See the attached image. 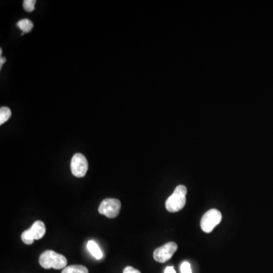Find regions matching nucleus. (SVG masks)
I'll return each instance as SVG.
<instances>
[{
  "mask_svg": "<svg viewBox=\"0 0 273 273\" xmlns=\"http://www.w3.org/2000/svg\"><path fill=\"white\" fill-rule=\"evenodd\" d=\"M12 116V112L9 108L2 106L0 109V124L2 125L4 123H6Z\"/></svg>",
  "mask_w": 273,
  "mask_h": 273,
  "instance_id": "nucleus-11",
  "label": "nucleus"
},
{
  "mask_svg": "<svg viewBox=\"0 0 273 273\" xmlns=\"http://www.w3.org/2000/svg\"><path fill=\"white\" fill-rule=\"evenodd\" d=\"M177 249H178L177 244L174 242H169L155 250L153 253V258L159 263H166L173 257Z\"/></svg>",
  "mask_w": 273,
  "mask_h": 273,
  "instance_id": "nucleus-7",
  "label": "nucleus"
},
{
  "mask_svg": "<svg viewBox=\"0 0 273 273\" xmlns=\"http://www.w3.org/2000/svg\"><path fill=\"white\" fill-rule=\"evenodd\" d=\"M39 263L43 268L62 270L67 265V259L63 255L59 254L53 250H46L40 256Z\"/></svg>",
  "mask_w": 273,
  "mask_h": 273,
  "instance_id": "nucleus-1",
  "label": "nucleus"
},
{
  "mask_svg": "<svg viewBox=\"0 0 273 273\" xmlns=\"http://www.w3.org/2000/svg\"><path fill=\"white\" fill-rule=\"evenodd\" d=\"M71 170L72 174L77 178H82L86 175L88 170V162L84 155L76 153L73 156L71 162Z\"/></svg>",
  "mask_w": 273,
  "mask_h": 273,
  "instance_id": "nucleus-6",
  "label": "nucleus"
},
{
  "mask_svg": "<svg viewBox=\"0 0 273 273\" xmlns=\"http://www.w3.org/2000/svg\"><path fill=\"white\" fill-rule=\"evenodd\" d=\"M17 26L23 31V35L25 33H29L32 30L34 27V24L29 19H22L18 22Z\"/></svg>",
  "mask_w": 273,
  "mask_h": 273,
  "instance_id": "nucleus-10",
  "label": "nucleus"
},
{
  "mask_svg": "<svg viewBox=\"0 0 273 273\" xmlns=\"http://www.w3.org/2000/svg\"><path fill=\"white\" fill-rule=\"evenodd\" d=\"M121 202L115 198H106L101 202L98 211L101 215L107 218L114 219L117 217L121 210Z\"/></svg>",
  "mask_w": 273,
  "mask_h": 273,
  "instance_id": "nucleus-4",
  "label": "nucleus"
},
{
  "mask_svg": "<svg viewBox=\"0 0 273 273\" xmlns=\"http://www.w3.org/2000/svg\"><path fill=\"white\" fill-rule=\"evenodd\" d=\"M181 273H192L191 264L188 262H183L181 265Z\"/></svg>",
  "mask_w": 273,
  "mask_h": 273,
  "instance_id": "nucleus-13",
  "label": "nucleus"
},
{
  "mask_svg": "<svg viewBox=\"0 0 273 273\" xmlns=\"http://www.w3.org/2000/svg\"><path fill=\"white\" fill-rule=\"evenodd\" d=\"M187 193L188 189L184 185L176 187L173 195L166 200V210L170 213H177L182 210L186 204Z\"/></svg>",
  "mask_w": 273,
  "mask_h": 273,
  "instance_id": "nucleus-2",
  "label": "nucleus"
},
{
  "mask_svg": "<svg viewBox=\"0 0 273 273\" xmlns=\"http://www.w3.org/2000/svg\"><path fill=\"white\" fill-rule=\"evenodd\" d=\"M6 62V59L5 57H2L1 56L0 58V69H2V66H3V64Z\"/></svg>",
  "mask_w": 273,
  "mask_h": 273,
  "instance_id": "nucleus-16",
  "label": "nucleus"
},
{
  "mask_svg": "<svg viewBox=\"0 0 273 273\" xmlns=\"http://www.w3.org/2000/svg\"><path fill=\"white\" fill-rule=\"evenodd\" d=\"M123 273H141L139 270L133 268L132 267H127L124 268Z\"/></svg>",
  "mask_w": 273,
  "mask_h": 273,
  "instance_id": "nucleus-14",
  "label": "nucleus"
},
{
  "mask_svg": "<svg viewBox=\"0 0 273 273\" xmlns=\"http://www.w3.org/2000/svg\"><path fill=\"white\" fill-rule=\"evenodd\" d=\"M36 2V0H25L23 2L24 9L27 12H33L35 8Z\"/></svg>",
  "mask_w": 273,
  "mask_h": 273,
  "instance_id": "nucleus-12",
  "label": "nucleus"
},
{
  "mask_svg": "<svg viewBox=\"0 0 273 273\" xmlns=\"http://www.w3.org/2000/svg\"><path fill=\"white\" fill-rule=\"evenodd\" d=\"M165 273H176V272L173 267H168L165 270Z\"/></svg>",
  "mask_w": 273,
  "mask_h": 273,
  "instance_id": "nucleus-15",
  "label": "nucleus"
},
{
  "mask_svg": "<svg viewBox=\"0 0 273 273\" xmlns=\"http://www.w3.org/2000/svg\"><path fill=\"white\" fill-rule=\"evenodd\" d=\"M87 250H89L94 258L97 260H100L102 257V252L100 250V248L98 246V244L96 243L94 241H89L87 242Z\"/></svg>",
  "mask_w": 273,
  "mask_h": 273,
  "instance_id": "nucleus-8",
  "label": "nucleus"
},
{
  "mask_svg": "<svg viewBox=\"0 0 273 273\" xmlns=\"http://www.w3.org/2000/svg\"><path fill=\"white\" fill-rule=\"evenodd\" d=\"M62 273H89L87 267L81 265H72L63 269Z\"/></svg>",
  "mask_w": 273,
  "mask_h": 273,
  "instance_id": "nucleus-9",
  "label": "nucleus"
},
{
  "mask_svg": "<svg viewBox=\"0 0 273 273\" xmlns=\"http://www.w3.org/2000/svg\"><path fill=\"white\" fill-rule=\"evenodd\" d=\"M46 231L45 224L42 221H36L29 229L22 233V242L25 245H32L34 240L41 239L45 235Z\"/></svg>",
  "mask_w": 273,
  "mask_h": 273,
  "instance_id": "nucleus-3",
  "label": "nucleus"
},
{
  "mask_svg": "<svg viewBox=\"0 0 273 273\" xmlns=\"http://www.w3.org/2000/svg\"><path fill=\"white\" fill-rule=\"evenodd\" d=\"M222 213L218 210L212 209L208 210L200 221V227L204 232L210 233L214 229L215 227L217 226L221 223Z\"/></svg>",
  "mask_w": 273,
  "mask_h": 273,
  "instance_id": "nucleus-5",
  "label": "nucleus"
}]
</instances>
